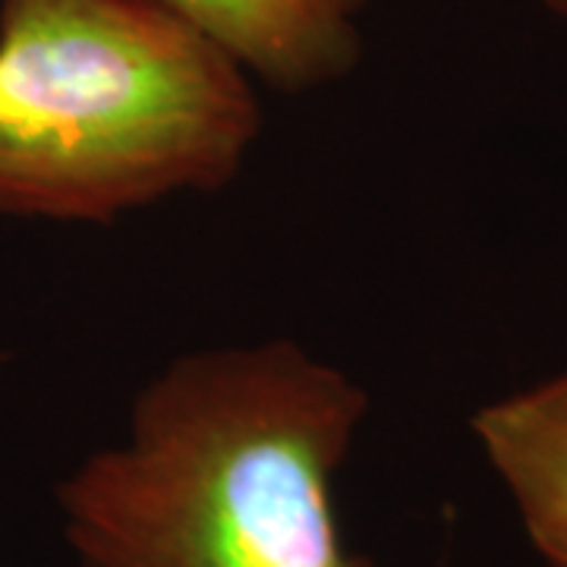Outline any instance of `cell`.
Masks as SVG:
<instances>
[{"label":"cell","instance_id":"1","mask_svg":"<svg viewBox=\"0 0 567 567\" xmlns=\"http://www.w3.org/2000/svg\"><path fill=\"white\" fill-rule=\"evenodd\" d=\"M369 398L287 341L183 357L58 488L80 567H372L334 483Z\"/></svg>","mask_w":567,"mask_h":567},{"label":"cell","instance_id":"2","mask_svg":"<svg viewBox=\"0 0 567 567\" xmlns=\"http://www.w3.org/2000/svg\"><path fill=\"white\" fill-rule=\"evenodd\" d=\"M259 130L244 63L167 0L0 3V215L114 221L215 193Z\"/></svg>","mask_w":567,"mask_h":567},{"label":"cell","instance_id":"3","mask_svg":"<svg viewBox=\"0 0 567 567\" xmlns=\"http://www.w3.org/2000/svg\"><path fill=\"white\" fill-rule=\"evenodd\" d=\"M224 44L249 76L306 92L350 73L372 0H167Z\"/></svg>","mask_w":567,"mask_h":567},{"label":"cell","instance_id":"4","mask_svg":"<svg viewBox=\"0 0 567 567\" xmlns=\"http://www.w3.org/2000/svg\"><path fill=\"white\" fill-rule=\"evenodd\" d=\"M470 425L533 548L567 567V365L476 410Z\"/></svg>","mask_w":567,"mask_h":567},{"label":"cell","instance_id":"5","mask_svg":"<svg viewBox=\"0 0 567 567\" xmlns=\"http://www.w3.org/2000/svg\"><path fill=\"white\" fill-rule=\"evenodd\" d=\"M543 3H546V7L551 10V13H555V17H565V20H567V0H543Z\"/></svg>","mask_w":567,"mask_h":567}]
</instances>
